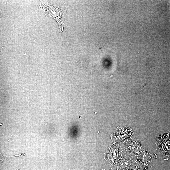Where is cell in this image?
Returning a JSON list of instances; mask_svg holds the SVG:
<instances>
[{
  "mask_svg": "<svg viewBox=\"0 0 170 170\" xmlns=\"http://www.w3.org/2000/svg\"><path fill=\"white\" fill-rule=\"evenodd\" d=\"M39 7L46 17H52L56 20L59 24L60 32L62 31L63 29V20L66 14L65 9L51 4L48 2H42Z\"/></svg>",
  "mask_w": 170,
  "mask_h": 170,
  "instance_id": "cell-1",
  "label": "cell"
},
{
  "mask_svg": "<svg viewBox=\"0 0 170 170\" xmlns=\"http://www.w3.org/2000/svg\"><path fill=\"white\" fill-rule=\"evenodd\" d=\"M155 144L157 151L162 155L164 160L170 159V132L158 134Z\"/></svg>",
  "mask_w": 170,
  "mask_h": 170,
  "instance_id": "cell-2",
  "label": "cell"
},
{
  "mask_svg": "<svg viewBox=\"0 0 170 170\" xmlns=\"http://www.w3.org/2000/svg\"><path fill=\"white\" fill-rule=\"evenodd\" d=\"M142 143L141 140L134 138H128L123 143L124 149L136 156L141 150Z\"/></svg>",
  "mask_w": 170,
  "mask_h": 170,
  "instance_id": "cell-3",
  "label": "cell"
},
{
  "mask_svg": "<svg viewBox=\"0 0 170 170\" xmlns=\"http://www.w3.org/2000/svg\"><path fill=\"white\" fill-rule=\"evenodd\" d=\"M118 163L117 170H122L131 166L138 162L137 156L124 150Z\"/></svg>",
  "mask_w": 170,
  "mask_h": 170,
  "instance_id": "cell-4",
  "label": "cell"
},
{
  "mask_svg": "<svg viewBox=\"0 0 170 170\" xmlns=\"http://www.w3.org/2000/svg\"><path fill=\"white\" fill-rule=\"evenodd\" d=\"M133 134V130L128 126L118 127L113 133L111 139L115 142H120L131 137Z\"/></svg>",
  "mask_w": 170,
  "mask_h": 170,
  "instance_id": "cell-5",
  "label": "cell"
},
{
  "mask_svg": "<svg viewBox=\"0 0 170 170\" xmlns=\"http://www.w3.org/2000/svg\"><path fill=\"white\" fill-rule=\"evenodd\" d=\"M157 155L147 150L142 149L137 156V160L143 167H148L154 159L156 158Z\"/></svg>",
  "mask_w": 170,
  "mask_h": 170,
  "instance_id": "cell-6",
  "label": "cell"
},
{
  "mask_svg": "<svg viewBox=\"0 0 170 170\" xmlns=\"http://www.w3.org/2000/svg\"><path fill=\"white\" fill-rule=\"evenodd\" d=\"M118 144H112L107 152V158L109 162L113 165H116L118 160Z\"/></svg>",
  "mask_w": 170,
  "mask_h": 170,
  "instance_id": "cell-7",
  "label": "cell"
},
{
  "mask_svg": "<svg viewBox=\"0 0 170 170\" xmlns=\"http://www.w3.org/2000/svg\"><path fill=\"white\" fill-rule=\"evenodd\" d=\"M143 167L138 162L136 164L122 170H143Z\"/></svg>",
  "mask_w": 170,
  "mask_h": 170,
  "instance_id": "cell-8",
  "label": "cell"
},
{
  "mask_svg": "<svg viewBox=\"0 0 170 170\" xmlns=\"http://www.w3.org/2000/svg\"><path fill=\"white\" fill-rule=\"evenodd\" d=\"M143 170H148V167H143Z\"/></svg>",
  "mask_w": 170,
  "mask_h": 170,
  "instance_id": "cell-9",
  "label": "cell"
},
{
  "mask_svg": "<svg viewBox=\"0 0 170 170\" xmlns=\"http://www.w3.org/2000/svg\"><path fill=\"white\" fill-rule=\"evenodd\" d=\"M102 170H106L103 169ZM110 170H112V169H110Z\"/></svg>",
  "mask_w": 170,
  "mask_h": 170,
  "instance_id": "cell-10",
  "label": "cell"
},
{
  "mask_svg": "<svg viewBox=\"0 0 170 170\" xmlns=\"http://www.w3.org/2000/svg\"></svg>",
  "mask_w": 170,
  "mask_h": 170,
  "instance_id": "cell-11",
  "label": "cell"
}]
</instances>
